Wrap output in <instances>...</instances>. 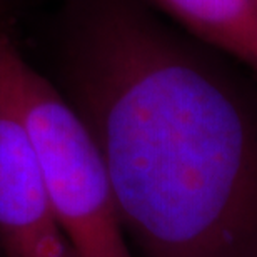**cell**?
Segmentation results:
<instances>
[{"instance_id":"6da1fadb","label":"cell","mask_w":257,"mask_h":257,"mask_svg":"<svg viewBox=\"0 0 257 257\" xmlns=\"http://www.w3.org/2000/svg\"><path fill=\"white\" fill-rule=\"evenodd\" d=\"M57 89L144 257H257V114L139 0H64Z\"/></svg>"},{"instance_id":"7a4b0ae2","label":"cell","mask_w":257,"mask_h":257,"mask_svg":"<svg viewBox=\"0 0 257 257\" xmlns=\"http://www.w3.org/2000/svg\"><path fill=\"white\" fill-rule=\"evenodd\" d=\"M0 99L27 132L50 205L75 257H132L104 161L55 85L0 27Z\"/></svg>"},{"instance_id":"3957f363","label":"cell","mask_w":257,"mask_h":257,"mask_svg":"<svg viewBox=\"0 0 257 257\" xmlns=\"http://www.w3.org/2000/svg\"><path fill=\"white\" fill-rule=\"evenodd\" d=\"M0 249L4 257H75L50 205L27 132L2 99Z\"/></svg>"},{"instance_id":"277c9868","label":"cell","mask_w":257,"mask_h":257,"mask_svg":"<svg viewBox=\"0 0 257 257\" xmlns=\"http://www.w3.org/2000/svg\"><path fill=\"white\" fill-rule=\"evenodd\" d=\"M204 44L257 74V0H149Z\"/></svg>"},{"instance_id":"5b68a950","label":"cell","mask_w":257,"mask_h":257,"mask_svg":"<svg viewBox=\"0 0 257 257\" xmlns=\"http://www.w3.org/2000/svg\"><path fill=\"white\" fill-rule=\"evenodd\" d=\"M0 257H4V252H2V249H0Z\"/></svg>"}]
</instances>
